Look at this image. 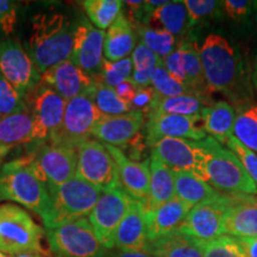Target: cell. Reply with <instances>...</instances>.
<instances>
[{
	"label": "cell",
	"instance_id": "52",
	"mask_svg": "<svg viewBox=\"0 0 257 257\" xmlns=\"http://www.w3.org/2000/svg\"><path fill=\"white\" fill-rule=\"evenodd\" d=\"M252 82H253V87H255V91L257 92V59H256L255 67H253V72H252Z\"/></svg>",
	"mask_w": 257,
	"mask_h": 257
},
{
	"label": "cell",
	"instance_id": "18",
	"mask_svg": "<svg viewBox=\"0 0 257 257\" xmlns=\"http://www.w3.org/2000/svg\"><path fill=\"white\" fill-rule=\"evenodd\" d=\"M41 82L49 86L66 101L87 94L93 87V76L88 75L70 60L51 67L42 74Z\"/></svg>",
	"mask_w": 257,
	"mask_h": 257
},
{
	"label": "cell",
	"instance_id": "28",
	"mask_svg": "<svg viewBox=\"0 0 257 257\" xmlns=\"http://www.w3.org/2000/svg\"><path fill=\"white\" fill-rule=\"evenodd\" d=\"M32 137V114L30 107L0 118V147L29 146Z\"/></svg>",
	"mask_w": 257,
	"mask_h": 257
},
{
	"label": "cell",
	"instance_id": "40",
	"mask_svg": "<svg viewBox=\"0 0 257 257\" xmlns=\"http://www.w3.org/2000/svg\"><path fill=\"white\" fill-rule=\"evenodd\" d=\"M133 72L134 67L131 57H126V59L117 61V62H111V61L104 59L98 76L105 85L115 88L121 82L131 80Z\"/></svg>",
	"mask_w": 257,
	"mask_h": 257
},
{
	"label": "cell",
	"instance_id": "37",
	"mask_svg": "<svg viewBox=\"0 0 257 257\" xmlns=\"http://www.w3.org/2000/svg\"><path fill=\"white\" fill-rule=\"evenodd\" d=\"M133 27L136 28V34L141 38V43L156 54L162 61L174 51L175 37L169 32L149 28L143 24H136Z\"/></svg>",
	"mask_w": 257,
	"mask_h": 257
},
{
	"label": "cell",
	"instance_id": "47",
	"mask_svg": "<svg viewBox=\"0 0 257 257\" xmlns=\"http://www.w3.org/2000/svg\"><path fill=\"white\" fill-rule=\"evenodd\" d=\"M137 88L138 87L133 82V80H127V81H124L121 82L120 85H118L117 87L114 88V91L125 104L130 106L131 101L134 100L135 95H136Z\"/></svg>",
	"mask_w": 257,
	"mask_h": 257
},
{
	"label": "cell",
	"instance_id": "27",
	"mask_svg": "<svg viewBox=\"0 0 257 257\" xmlns=\"http://www.w3.org/2000/svg\"><path fill=\"white\" fill-rule=\"evenodd\" d=\"M148 250L156 257H204L200 240L179 229L149 243Z\"/></svg>",
	"mask_w": 257,
	"mask_h": 257
},
{
	"label": "cell",
	"instance_id": "7",
	"mask_svg": "<svg viewBox=\"0 0 257 257\" xmlns=\"http://www.w3.org/2000/svg\"><path fill=\"white\" fill-rule=\"evenodd\" d=\"M25 99L32 114V137L28 147L34 152L55 136L62 123L67 101L42 82Z\"/></svg>",
	"mask_w": 257,
	"mask_h": 257
},
{
	"label": "cell",
	"instance_id": "12",
	"mask_svg": "<svg viewBox=\"0 0 257 257\" xmlns=\"http://www.w3.org/2000/svg\"><path fill=\"white\" fill-rule=\"evenodd\" d=\"M102 114L89 93L67 101L63 119L55 136L49 143L61 144L78 149L80 144L89 140L95 124Z\"/></svg>",
	"mask_w": 257,
	"mask_h": 257
},
{
	"label": "cell",
	"instance_id": "3",
	"mask_svg": "<svg viewBox=\"0 0 257 257\" xmlns=\"http://www.w3.org/2000/svg\"><path fill=\"white\" fill-rule=\"evenodd\" d=\"M0 193L3 199L23 205L41 218L49 206V191L32 170L30 155L18 157L2 167Z\"/></svg>",
	"mask_w": 257,
	"mask_h": 257
},
{
	"label": "cell",
	"instance_id": "34",
	"mask_svg": "<svg viewBox=\"0 0 257 257\" xmlns=\"http://www.w3.org/2000/svg\"><path fill=\"white\" fill-rule=\"evenodd\" d=\"M131 61L134 67L131 80L137 87H148L152 83V76L156 67L163 63L156 54L142 43L137 44L135 48Z\"/></svg>",
	"mask_w": 257,
	"mask_h": 257
},
{
	"label": "cell",
	"instance_id": "15",
	"mask_svg": "<svg viewBox=\"0 0 257 257\" xmlns=\"http://www.w3.org/2000/svg\"><path fill=\"white\" fill-rule=\"evenodd\" d=\"M152 149V155L172 170L188 172L207 182V153L201 142L184 138H163Z\"/></svg>",
	"mask_w": 257,
	"mask_h": 257
},
{
	"label": "cell",
	"instance_id": "8",
	"mask_svg": "<svg viewBox=\"0 0 257 257\" xmlns=\"http://www.w3.org/2000/svg\"><path fill=\"white\" fill-rule=\"evenodd\" d=\"M46 236L53 257H107L110 253L86 218L47 230Z\"/></svg>",
	"mask_w": 257,
	"mask_h": 257
},
{
	"label": "cell",
	"instance_id": "14",
	"mask_svg": "<svg viewBox=\"0 0 257 257\" xmlns=\"http://www.w3.org/2000/svg\"><path fill=\"white\" fill-rule=\"evenodd\" d=\"M134 202L135 199L123 187L104 192L98 199L88 221L105 248L108 250L114 248L115 231Z\"/></svg>",
	"mask_w": 257,
	"mask_h": 257
},
{
	"label": "cell",
	"instance_id": "1",
	"mask_svg": "<svg viewBox=\"0 0 257 257\" xmlns=\"http://www.w3.org/2000/svg\"><path fill=\"white\" fill-rule=\"evenodd\" d=\"M200 59L210 91L221 93L237 105L245 106L251 100L248 72L229 41L219 35H208L200 47Z\"/></svg>",
	"mask_w": 257,
	"mask_h": 257
},
{
	"label": "cell",
	"instance_id": "30",
	"mask_svg": "<svg viewBox=\"0 0 257 257\" xmlns=\"http://www.w3.org/2000/svg\"><path fill=\"white\" fill-rule=\"evenodd\" d=\"M178 48L181 51L186 85L189 86L200 98L207 100V95L211 91L208 89L205 80L200 59V48L195 42H184L180 43Z\"/></svg>",
	"mask_w": 257,
	"mask_h": 257
},
{
	"label": "cell",
	"instance_id": "49",
	"mask_svg": "<svg viewBox=\"0 0 257 257\" xmlns=\"http://www.w3.org/2000/svg\"><path fill=\"white\" fill-rule=\"evenodd\" d=\"M107 257H156L149 250H140V251H126V250H118L115 252H110Z\"/></svg>",
	"mask_w": 257,
	"mask_h": 257
},
{
	"label": "cell",
	"instance_id": "55",
	"mask_svg": "<svg viewBox=\"0 0 257 257\" xmlns=\"http://www.w3.org/2000/svg\"><path fill=\"white\" fill-rule=\"evenodd\" d=\"M3 200V197H2V193H0V201Z\"/></svg>",
	"mask_w": 257,
	"mask_h": 257
},
{
	"label": "cell",
	"instance_id": "4",
	"mask_svg": "<svg viewBox=\"0 0 257 257\" xmlns=\"http://www.w3.org/2000/svg\"><path fill=\"white\" fill-rule=\"evenodd\" d=\"M101 191L78 178L49 191L50 200L42 217L48 230L82 219L91 214Z\"/></svg>",
	"mask_w": 257,
	"mask_h": 257
},
{
	"label": "cell",
	"instance_id": "13",
	"mask_svg": "<svg viewBox=\"0 0 257 257\" xmlns=\"http://www.w3.org/2000/svg\"><path fill=\"white\" fill-rule=\"evenodd\" d=\"M0 74L23 98L40 85L42 78L28 51L14 38H0Z\"/></svg>",
	"mask_w": 257,
	"mask_h": 257
},
{
	"label": "cell",
	"instance_id": "21",
	"mask_svg": "<svg viewBox=\"0 0 257 257\" xmlns=\"http://www.w3.org/2000/svg\"><path fill=\"white\" fill-rule=\"evenodd\" d=\"M146 208L143 202L135 200L114 233V248L126 251L148 250Z\"/></svg>",
	"mask_w": 257,
	"mask_h": 257
},
{
	"label": "cell",
	"instance_id": "36",
	"mask_svg": "<svg viewBox=\"0 0 257 257\" xmlns=\"http://www.w3.org/2000/svg\"><path fill=\"white\" fill-rule=\"evenodd\" d=\"M233 136L248 149L257 153V105H245L236 115Z\"/></svg>",
	"mask_w": 257,
	"mask_h": 257
},
{
	"label": "cell",
	"instance_id": "44",
	"mask_svg": "<svg viewBox=\"0 0 257 257\" xmlns=\"http://www.w3.org/2000/svg\"><path fill=\"white\" fill-rule=\"evenodd\" d=\"M187 10L189 24H195L200 19L210 17L218 9V6L223 3L214 2V0H186L184 2Z\"/></svg>",
	"mask_w": 257,
	"mask_h": 257
},
{
	"label": "cell",
	"instance_id": "43",
	"mask_svg": "<svg viewBox=\"0 0 257 257\" xmlns=\"http://www.w3.org/2000/svg\"><path fill=\"white\" fill-rule=\"evenodd\" d=\"M18 4L11 0H0V36L9 38L18 25Z\"/></svg>",
	"mask_w": 257,
	"mask_h": 257
},
{
	"label": "cell",
	"instance_id": "5",
	"mask_svg": "<svg viewBox=\"0 0 257 257\" xmlns=\"http://www.w3.org/2000/svg\"><path fill=\"white\" fill-rule=\"evenodd\" d=\"M207 153V182L216 188L230 193L257 194V186L250 178L237 156L221 147L214 138L206 136L200 141Z\"/></svg>",
	"mask_w": 257,
	"mask_h": 257
},
{
	"label": "cell",
	"instance_id": "50",
	"mask_svg": "<svg viewBox=\"0 0 257 257\" xmlns=\"http://www.w3.org/2000/svg\"><path fill=\"white\" fill-rule=\"evenodd\" d=\"M10 257H53L51 253H49L47 250L44 251H28V252H22L17 253V255H12Z\"/></svg>",
	"mask_w": 257,
	"mask_h": 257
},
{
	"label": "cell",
	"instance_id": "48",
	"mask_svg": "<svg viewBox=\"0 0 257 257\" xmlns=\"http://www.w3.org/2000/svg\"><path fill=\"white\" fill-rule=\"evenodd\" d=\"M248 257H257V237L253 238H238Z\"/></svg>",
	"mask_w": 257,
	"mask_h": 257
},
{
	"label": "cell",
	"instance_id": "2",
	"mask_svg": "<svg viewBox=\"0 0 257 257\" xmlns=\"http://www.w3.org/2000/svg\"><path fill=\"white\" fill-rule=\"evenodd\" d=\"M75 24L61 12H42L31 19L28 53L42 75L51 67L70 60Z\"/></svg>",
	"mask_w": 257,
	"mask_h": 257
},
{
	"label": "cell",
	"instance_id": "32",
	"mask_svg": "<svg viewBox=\"0 0 257 257\" xmlns=\"http://www.w3.org/2000/svg\"><path fill=\"white\" fill-rule=\"evenodd\" d=\"M207 102L208 101L205 100V99L192 94L170 96V98L157 94L155 104H154L153 110L149 114L197 115L200 114L201 110L205 107L204 104H207Z\"/></svg>",
	"mask_w": 257,
	"mask_h": 257
},
{
	"label": "cell",
	"instance_id": "6",
	"mask_svg": "<svg viewBox=\"0 0 257 257\" xmlns=\"http://www.w3.org/2000/svg\"><path fill=\"white\" fill-rule=\"evenodd\" d=\"M44 230L27 211L14 204L0 205V251L10 256L44 251Z\"/></svg>",
	"mask_w": 257,
	"mask_h": 257
},
{
	"label": "cell",
	"instance_id": "22",
	"mask_svg": "<svg viewBox=\"0 0 257 257\" xmlns=\"http://www.w3.org/2000/svg\"><path fill=\"white\" fill-rule=\"evenodd\" d=\"M189 211L191 208L176 198L154 210L146 211L148 242L152 243L178 230Z\"/></svg>",
	"mask_w": 257,
	"mask_h": 257
},
{
	"label": "cell",
	"instance_id": "24",
	"mask_svg": "<svg viewBox=\"0 0 257 257\" xmlns=\"http://www.w3.org/2000/svg\"><path fill=\"white\" fill-rule=\"evenodd\" d=\"M137 34L126 16L120 14L105 32L104 53L107 61L117 62L126 59L136 48Z\"/></svg>",
	"mask_w": 257,
	"mask_h": 257
},
{
	"label": "cell",
	"instance_id": "38",
	"mask_svg": "<svg viewBox=\"0 0 257 257\" xmlns=\"http://www.w3.org/2000/svg\"><path fill=\"white\" fill-rule=\"evenodd\" d=\"M152 85L157 94H160L161 96H166V98L184 94H192L199 96L197 93L193 91L189 86L186 85V83L180 82L178 80L173 78V76L167 72L163 63L156 67L155 72H154L152 76ZM199 98H200V96H199Z\"/></svg>",
	"mask_w": 257,
	"mask_h": 257
},
{
	"label": "cell",
	"instance_id": "45",
	"mask_svg": "<svg viewBox=\"0 0 257 257\" xmlns=\"http://www.w3.org/2000/svg\"><path fill=\"white\" fill-rule=\"evenodd\" d=\"M157 98V93L153 86H148V87H138L136 95H135L134 100L130 104V110L141 112L144 115H148L152 112L154 104Z\"/></svg>",
	"mask_w": 257,
	"mask_h": 257
},
{
	"label": "cell",
	"instance_id": "23",
	"mask_svg": "<svg viewBox=\"0 0 257 257\" xmlns=\"http://www.w3.org/2000/svg\"><path fill=\"white\" fill-rule=\"evenodd\" d=\"M223 234L234 238L257 237V199L251 195H240L225 217Z\"/></svg>",
	"mask_w": 257,
	"mask_h": 257
},
{
	"label": "cell",
	"instance_id": "9",
	"mask_svg": "<svg viewBox=\"0 0 257 257\" xmlns=\"http://www.w3.org/2000/svg\"><path fill=\"white\" fill-rule=\"evenodd\" d=\"M240 195L217 192L213 197L191 208L179 230L200 242H210L221 236L225 217Z\"/></svg>",
	"mask_w": 257,
	"mask_h": 257
},
{
	"label": "cell",
	"instance_id": "41",
	"mask_svg": "<svg viewBox=\"0 0 257 257\" xmlns=\"http://www.w3.org/2000/svg\"><path fill=\"white\" fill-rule=\"evenodd\" d=\"M28 107L27 99L0 74V118L17 113Z\"/></svg>",
	"mask_w": 257,
	"mask_h": 257
},
{
	"label": "cell",
	"instance_id": "10",
	"mask_svg": "<svg viewBox=\"0 0 257 257\" xmlns=\"http://www.w3.org/2000/svg\"><path fill=\"white\" fill-rule=\"evenodd\" d=\"M31 168L48 191L55 189L75 178L78 149L47 143L29 153Z\"/></svg>",
	"mask_w": 257,
	"mask_h": 257
},
{
	"label": "cell",
	"instance_id": "26",
	"mask_svg": "<svg viewBox=\"0 0 257 257\" xmlns=\"http://www.w3.org/2000/svg\"><path fill=\"white\" fill-rule=\"evenodd\" d=\"M202 125L206 134L217 142L226 144L233 136V125L236 119V110L230 102L218 101L213 105L205 106L200 112Z\"/></svg>",
	"mask_w": 257,
	"mask_h": 257
},
{
	"label": "cell",
	"instance_id": "16",
	"mask_svg": "<svg viewBox=\"0 0 257 257\" xmlns=\"http://www.w3.org/2000/svg\"><path fill=\"white\" fill-rule=\"evenodd\" d=\"M147 146L153 148L163 138H184L200 142L206 137L201 115L157 114L148 115Z\"/></svg>",
	"mask_w": 257,
	"mask_h": 257
},
{
	"label": "cell",
	"instance_id": "39",
	"mask_svg": "<svg viewBox=\"0 0 257 257\" xmlns=\"http://www.w3.org/2000/svg\"><path fill=\"white\" fill-rule=\"evenodd\" d=\"M204 257H248L238 238L221 234L210 242H201Z\"/></svg>",
	"mask_w": 257,
	"mask_h": 257
},
{
	"label": "cell",
	"instance_id": "46",
	"mask_svg": "<svg viewBox=\"0 0 257 257\" xmlns=\"http://www.w3.org/2000/svg\"><path fill=\"white\" fill-rule=\"evenodd\" d=\"M223 4L227 16L234 21L246 17L252 6V3L246 0H226Z\"/></svg>",
	"mask_w": 257,
	"mask_h": 257
},
{
	"label": "cell",
	"instance_id": "25",
	"mask_svg": "<svg viewBox=\"0 0 257 257\" xmlns=\"http://www.w3.org/2000/svg\"><path fill=\"white\" fill-rule=\"evenodd\" d=\"M149 198L143 202L146 211L154 210L175 198L174 172L155 156L150 157Z\"/></svg>",
	"mask_w": 257,
	"mask_h": 257
},
{
	"label": "cell",
	"instance_id": "20",
	"mask_svg": "<svg viewBox=\"0 0 257 257\" xmlns=\"http://www.w3.org/2000/svg\"><path fill=\"white\" fill-rule=\"evenodd\" d=\"M144 117L143 113L136 111L121 115H102L93 128L92 136L108 146L125 147L141 133Z\"/></svg>",
	"mask_w": 257,
	"mask_h": 257
},
{
	"label": "cell",
	"instance_id": "42",
	"mask_svg": "<svg viewBox=\"0 0 257 257\" xmlns=\"http://www.w3.org/2000/svg\"><path fill=\"white\" fill-rule=\"evenodd\" d=\"M226 146L232 152L234 155L237 156V159L240 161L244 169L246 170L250 178L252 179V181L255 182L257 186V155L252 150L248 149L246 147H244L242 143L237 140L236 137L232 136L227 140Z\"/></svg>",
	"mask_w": 257,
	"mask_h": 257
},
{
	"label": "cell",
	"instance_id": "29",
	"mask_svg": "<svg viewBox=\"0 0 257 257\" xmlns=\"http://www.w3.org/2000/svg\"><path fill=\"white\" fill-rule=\"evenodd\" d=\"M174 172L175 198L179 199L189 208L197 206L216 194L217 191L208 182L197 178L188 172Z\"/></svg>",
	"mask_w": 257,
	"mask_h": 257
},
{
	"label": "cell",
	"instance_id": "35",
	"mask_svg": "<svg viewBox=\"0 0 257 257\" xmlns=\"http://www.w3.org/2000/svg\"><path fill=\"white\" fill-rule=\"evenodd\" d=\"M81 4L91 23L102 31L114 23L123 8L120 0H86Z\"/></svg>",
	"mask_w": 257,
	"mask_h": 257
},
{
	"label": "cell",
	"instance_id": "31",
	"mask_svg": "<svg viewBox=\"0 0 257 257\" xmlns=\"http://www.w3.org/2000/svg\"><path fill=\"white\" fill-rule=\"evenodd\" d=\"M187 10L184 2H167L156 9L144 21L149 28L165 30L169 34L181 35L187 28Z\"/></svg>",
	"mask_w": 257,
	"mask_h": 257
},
{
	"label": "cell",
	"instance_id": "33",
	"mask_svg": "<svg viewBox=\"0 0 257 257\" xmlns=\"http://www.w3.org/2000/svg\"><path fill=\"white\" fill-rule=\"evenodd\" d=\"M93 87L88 93L102 115H121L131 112L130 106L117 95L114 88L105 85L98 75L93 76Z\"/></svg>",
	"mask_w": 257,
	"mask_h": 257
},
{
	"label": "cell",
	"instance_id": "19",
	"mask_svg": "<svg viewBox=\"0 0 257 257\" xmlns=\"http://www.w3.org/2000/svg\"><path fill=\"white\" fill-rule=\"evenodd\" d=\"M111 156L113 157L119 173L120 184L125 192L135 200L146 202L150 191V167L149 160L143 162L131 160L117 147L104 144Z\"/></svg>",
	"mask_w": 257,
	"mask_h": 257
},
{
	"label": "cell",
	"instance_id": "11",
	"mask_svg": "<svg viewBox=\"0 0 257 257\" xmlns=\"http://www.w3.org/2000/svg\"><path fill=\"white\" fill-rule=\"evenodd\" d=\"M75 178L94 186L102 193L121 187L113 157L104 144L91 138L78 147Z\"/></svg>",
	"mask_w": 257,
	"mask_h": 257
},
{
	"label": "cell",
	"instance_id": "53",
	"mask_svg": "<svg viewBox=\"0 0 257 257\" xmlns=\"http://www.w3.org/2000/svg\"><path fill=\"white\" fill-rule=\"evenodd\" d=\"M252 3V8L257 10V2H251Z\"/></svg>",
	"mask_w": 257,
	"mask_h": 257
},
{
	"label": "cell",
	"instance_id": "54",
	"mask_svg": "<svg viewBox=\"0 0 257 257\" xmlns=\"http://www.w3.org/2000/svg\"><path fill=\"white\" fill-rule=\"evenodd\" d=\"M0 257H10V256H8L6 253H4L3 251H0Z\"/></svg>",
	"mask_w": 257,
	"mask_h": 257
},
{
	"label": "cell",
	"instance_id": "17",
	"mask_svg": "<svg viewBox=\"0 0 257 257\" xmlns=\"http://www.w3.org/2000/svg\"><path fill=\"white\" fill-rule=\"evenodd\" d=\"M104 43L105 32L93 27L87 21H81L75 24L70 61L88 75H98L104 61Z\"/></svg>",
	"mask_w": 257,
	"mask_h": 257
},
{
	"label": "cell",
	"instance_id": "51",
	"mask_svg": "<svg viewBox=\"0 0 257 257\" xmlns=\"http://www.w3.org/2000/svg\"><path fill=\"white\" fill-rule=\"evenodd\" d=\"M10 152H11V148L8 147H0V169L3 167V162H4L5 157L9 155Z\"/></svg>",
	"mask_w": 257,
	"mask_h": 257
}]
</instances>
